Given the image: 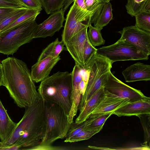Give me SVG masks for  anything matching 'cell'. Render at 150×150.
<instances>
[{
    "mask_svg": "<svg viewBox=\"0 0 150 150\" xmlns=\"http://www.w3.org/2000/svg\"><path fill=\"white\" fill-rule=\"evenodd\" d=\"M28 9L26 8L18 9L9 13L0 22V32L23 14Z\"/></svg>",
    "mask_w": 150,
    "mask_h": 150,
    "instance_id": "cell-30",
    "label": "cell"
},
{
    "mask_svg": "<svg viewBox=\"0 0 150 150\" xmlns=\"http://www.w3.org/2000/svg\"><path fill=\"white\" fill-rule=\"evenodd\" d=\"M1 63L4 75L2 86L17 105L25 108L34 103L39 93L27 64L14 57L7 58Z\"/></svg>",
    "mask_w": 150,
    "mask_h": 150,
    "instance_id": "cell-2",
    "label": "cell"
},
{
    "mask_svg": "<svg viewBox=\"0 0 150 150\" xmlns=\"http://www.w3.org/2000/svg\"><path fill=\"white\" fill-rule=\"evenodd\" d=\"M38 92L43 100L55 103L68 116L72 105L71 73L58 71L41 82Z\"/></svg>",
    "mask_w": 150,
    "mask_h": 150,
    "instance_id": "cell-3",
    "label": "cell"
},
{
    "mask_svg": "<svg viewBox=\"0 0 150 150\" xmlns=\"http://www.w3.org/2000/svg\"><path fill=\"white\" fill-rule=\"evenodd\" d=\"M137 117L140 119L144 131V141L142 145L150 149V114H142Z\"/></svg>",
    "mask_w": 150,
    "mask_h": 150,
    "instance_id": "cell-27",
    "label": "cell"
},
{
    "mask_svg": "<svg viewBox=\"0 0 150 150\" xmlns=\"http://www.w3.org/2000/svg\"><path fill=\"white\" fill-rule=\"evenodd\" d=\"M87 32L88 39L91 44L94 47L104 45L105 40L102 36L101 30L93 26L90 23Z\"/></svg>",
    "mask_w": 150,
    "mask_h": 150,
    "instance_id": "cell-28",
    "label": "cell"
},
{
    "mask_svg": "<svg viewBox=\"0 0 150 150\" xmlns=\"http://www.w3.org/2000/svg\"><path fill=\"white\" fill-rule=\"evenodd\" d=\"M120 38L135 46L145 54H150V32L137 27L135 25L124 28L118 32Z\"/></svg>",
    "mask_w": 150,
    "mask_h": 150,
    "instance_id": "cell-9",
    "label": "cell"
},
{
    "mask_svg": "<svg viewBox=\"0 0 150 150\" xmlns=\"http://www.w3.org/2000/svg\"><path fill=\"white\" fill-rule=\"evenodd\" d=\"M64 45L63 41H59L58 38H57L43 50L39 56L38 61L42 60L48 57H56L58 56L64 50Z\"/></svg>",
    "mask_w": 150,
    "mask_h": 150,
    "instance_id": "cell-21",
    "label": "cell"
},
{
    "mask_svg": "<svg viewBox=\"0 0 150 150\" xmlns=\"http://www.w3.org/2000/svg\"><path fill=\"white\" fill-rule=\"evenodd\" d=\"M96 53L106 58L112 64L118 61L146 60L149 59V56L134 45L121 38L113 44L97 49Z\"/></svg>",
    "mask_w": 150,
    "mask_h": 150,
    "instance_id": "cell-7",
    "label": "cell"
},
{
    "mask_svg": "<svg viewBox=\"0 0 150 150\" xmlns=\"http://www.w3.org/2000/svg\"><path fill=\"white\" fill-rule=\"evenodd\" d=\"M19 8H0V22L11 12Z\"/></svg>",
    "mask_w": 150,
    "mask_h": 150,
    "instance_id": "cell-35",
    "label": "cell"
},
{
    "mask_svg": "<svg viewBox=\"0 0 150 150\" xmlns=\"http://www.w3.org/2000/svg\"><path fill=\"white\" fill-rule=\"evenodd\" d=\"M74 0H67V3L68 5H70L71 3L74 2Z\"/></svg>",
    "mask_w": 150,
    "mask_h": 150,
    "instance_id": "cell-39",
    "label": "cell"
},
{
    "mask_svg": "<svg viewBox=\"0 0 150 150\" xmlns=\"http://www.w3.org/2000/svg\"><path fill=\"white\" fill-rule=\"evenodd\" d=\"M129 103L128 99L120 97L105 90L103 96L91 115L113 113L116 110Z\"/></svg>",
    "mask_w": 150,
    "mask_h": 150,
    "instance_id": "cell-13",
    "label": "cell"
},
{
    "mask_svg": "<svg viewBox=\"0 0 150 150\" xmlns=\"http://www.w3.org/2000/svg\"><path fill=\"white\" fill-rule=\"evenodd\" d=\"M112 5L109 2L107 3L103 7L94 24L95 27L101 30L112 19Z\"/></svg>",
    "mask_w": 150,
    "mask_h": 150,
    "instance_id": "cell-22",
    "label": "cell"
},
{
    "mask_svg": "<svg viewBox=\"0 0 150 150\" xmlns=\"http://www.w3.org/2000/svg\"><path fill=\"white\" fill-rule=\"evenodd\" d=\"M103 127L94 129H89L86 127L77 133L74 136L67 139H65V142H74L88 139L96 134L99 132Z\"/></svg>",
    "mask_w": 150,
    "mask_h": 150,
    "instance_id": "cell-25",
    "label": "cell"
},
{
    "mask_svg": "<svg viewBox=\"0 0 150 150\" xmlns=\"http://www.w3.org/2000/svg\"><path fill=\"white\" fill-rule=\"evenodd\" d=\"M83 67L76 64L71 72L72 82V105L68 115L70 120H73L76 115L81 98V94L79 90V83L82 79V69Z\"/></svg>",
    "mask_w": 150,
    "mask_h": 150,
    "instance_id": "cell-17",
    "label": "cell"
},
{
    "mask_svg": "<svg viewBox=\"0 0 150 150\" xmlns=\"http://www.w3.org/2000/svg\"><path fill=\"white\" fill-rule=\"evenodd\" d=\"M74 2L81 8L87 10L85 4L84 0H74Z\"/></svg>",
    "mask_w": 150,
    "mask_h": 150,
    "instance_id": "cell-37",
    "label": "cell"
},
{
    "mask_svg": "<svg viewBox=\"0 0 150 150\" xmlns=\"http://www.w3.org/2000/svg\"><path fill=\"white\" fill-rule=\"evenodd\" d=\"M61 59L60 56L47 57L38 61L31 67V74L34 82L38 83L49 76L53 67Z\"/></svg>",
    "mask_w": 150,
    "mask_h": 150,
    "instance_id": "cell-15",
    "label": "cell"
},
{
    "mask_svg": "<svg viewBox=\"0 0 150 150\" xmlns=\"http://www.w3.org/2000/svg\"><path fill=\"white\" fill-rule=\"evenodd\" d=\"M3 67L2 64L0 63V87L3 85Z\"/></svg>",
    "mask_w": 150,
    "mask_h": 150,
    "instance_id": "cell-38",
    "label": "cell"
},
{
    "mask_svg": "<svg viewBox=\"0 0 150 150\" xmlns=\"http://www.w3.org/2000/svg\"><path fill=\"white\" fill-rule=\"evenodd\" d=\"M112 64L107 58L97 53L84 68L88 70L89 75L85 92L82 96L79 108L81 110L86 102L107 81Z\"/></svg>",
    "mask_w": 150,
    "mask_h": 150,
    "instance_id": "cell-5",
    "label": "cell"
},
{
    "mask_svg": "<svg viewBox=\"0 0 150 150\" xmlns=\"http://www.w3.org/2000/svg\"><path fill=\"white\" fill-rule=\"evenodd\" d=\"M103 87L105 90L110 93L120 97L128 99L129 103L146 97L140 90L125 84L116 78L111 72Z\"/></svg>",
    "mask_w": 150,
    "mask_h": 150,
    "instance_id": "cell-10",
    "label": "cell"
},
{
    "mask_svg": "<svg viewBox=\"0 0 150 150\" xmlns=\"http://www.w3.org/2000/svg\"><path fill=\"white\" fill-rule=\"evenodd\" d=\"M37 25L35 20H30L0 34V53L13 55L21 46L30 42Z\"/></svg>",
    "mask_w": 150,
    "mask_h": 150,
    "instance_id": "cell-6",
    "label": "cell"
},
{
    "mask_svg": "<svg viewBox=\"0 0 150 150\" xmlns=\"http://www.w3.org/2000/svg\"><path fill=\"white\" fill-rule=\"evenodd\" d=\"M63 9L55 12L41 24H38L35 30L34 38L52 36L63 27L65 20Z\"/></svg>",
    "mask_w": 150,
    "mask_h": 150,
    "instance_id": "cell-11",
    "label": "cell"
},
{
    "mask_svg": "<svg viewBox=\"0 0 150 150\" xmlns=\"http://www.w3.org/2000/svg\"><path fill=\"white\" fill-rule=\"evenodd\" d=\"M43 110L45 135L40 144L34 149L51 146L57 140L65 138L71 124L64 110L55 103L43 100Z\"/></svg>",
    "mask_w": 150,
    "mask_h": 150,
    "instance_id": "cell-4",
    "label": "cell"
},
{
    "mask_svg": "<svg viewBox=\"0 0 150 150\" xmlns=\"http://www.w3.org/2000/svg\"><path fill=\"white\" fill-rule=\"evenodd\" d=\"M135 25L139 28L150 32V11H142L135 16Z\"/></svg>",
    "mask_w": 150,
    "mask_h": 150,
    "instance_id": "cell-29",
    "label": "cell"
},
{
    "mask_svg": "<svg viewBox=\"0 0 150 150\" xmlns=\"http://www.w3.org/2000/svg\"><path fill=\"white\" fill-rule=\"evenodd\" d=\"M42 7L47 14L63 9L67 0H40Z\"/></svg>",
    "mask_w": 150,
    "mask_h": 150,
    "instance_id": "cell-26",
    "label": "cell"
},
{
    "mask_svg": "<svg viewBox=\"0 0 150 150\" xmlns=\"http://www.w3.org/2000/svg\"><path fill=\"white\" fill-rule=\"evenodd\" d=\"M18 0L28 8L42 9V6L40 0Z\"/></svg>",
    "mask_w": 150,
    "mask_h": 150,
    "instance_id": "cell-34",
    "label": "cell"
},
{
    "mask_svg": "<svg viewBox=\"0 0 150 150\" xmlns=\"http://www.w3.org/2000/svg\"><path fill=\"white\" fill-rule=\"evenodd\" d=\"M88 26L82 27L75 31L65 45L66 48L74 60L75 64L84 68L83 50L86 39Z\"/></svg>",
    "mask_w": 150,
    "mask_h": 150,
    "instance_id": "cell-12",
    "label": "cell"
},
{
    "mask_svg": "<svg viewBox=\"0 0 150 150\" xmlns=\"http://www.w3.org/2000/svg\"><path fill=\"white\" fill-rule=\"evenodd\" d=\"M148 114H150V98L146 96L137 101L129 103L113 112V114L118 117L137 116Z\"/></svg>",
    "mask_w": 150,
    "mask_h": 150,
    "instance_id": "cell-14",
    "label": "cell"
},
{
    "mask_svg": "<svg viewBox=\"0 0 150 150\" xmlns=\"http://www.w3.org/2000/svg\"><path fill=\"white\" fill-rule=\"evenodd\" d=\"M97 49L94 47L90 43L88 37L85 42L83 50V63L85 67L96 53Z\"/></svg>",
    "mask_w": 150,
    "mask_h": 150,
    "instance_id": "cell-31",
    "label": "cell"
},
{
    "mask_svg": "<svg viewBox=\"0 0 150 150\" xmlns=\"http://www.w3.org/2000/svg\"><path fill=\"white\" fill-rule=\"evenodd\" d=\"M91 13L83 9L74 2L67 13L62 35V41L64 45L74 33L80 28L91 23Z\"/></svg>",
    "mask_w": 150,
    "mask_h": 150,
    "instance_id": "cell-8",
    "label": "cell"
},
{
    "mask_svg": "<svg viewBox=\"0 0 150 150\" xmlns=\"http://www.w3.org/2000/svg\"><path fill=\"white\" fill-rule=\"evenodd\" d=\"M111 0H84L87 10L92 13L91 24H95L104 6Z\"/></svg>",
    "mask_w": 150,
    "mask_h": 150,
    "instance_id": "cell-23",
    "label": "cell"
},
{
    "mask_svg": "<svg viewBox=\"0 0 150 150\" xmlns=\"http://www.w3.org/2000/svg\"><path fill=\"white\" fill-rule=\"evenodd\" d=\"M16 124L11 118L0 100V139L3 144L10 137Z\"/></svg>",
    "mask_w": 150,
    "mask_h": 150,
    "instance_id": "cell-18",
    "label": "cell"
},
{
    "mask_svg": "<svg viewBox=\"0 0 150 150\" xmlns=\"http://www.w3.org/2000/svg\"><path fill=\"white\" fill-rule=\"evenodd\" d=\"M105 92L104 87L102 86L92 96L80 111L79 114L75 120V122L80 123L89 118L103 96Z\"/></svg>",
    "mask_w": 150,
    "mask_h": 150,
    "instance_id": "cell-19",
    "label": "cell"
},
{
    "mask_svg": "<svg viewBox=\"0 0 150 150\" xmlns=\"http://www.w3.org/2000/svg\"><path fill=\"white\" fill-rule=\"evenodd\" d=\"M122 74L127 82L149 81L150 65L137 62L127 67L122 71Z\"/></svg>",
    "mask_w": 150,
    "mask_h": 150,
    "instance_id": "cell-16",
    "label": "cell"
},
{
    "mask_svg": "<svg viewBox=\"0 0 150 150\" xmlns=\"http://www.w3.org/2000/svg\"><path fill=\"white\" fill-rule=\"evenodd\" d=\"M0 8H21L26 7L18 0H0Z\"/></svg>",
    "mask_w": 150,
    "mask_h": 150,
    "instance_id": "cell-33",
    "label": "cell"
},
{
    "mask_svg": "<svg viewBox=\"0 0 150 150\" xmlns=\"http://www.w3.org/2000/svg\"><path fill=\"white\" fill-rule=\"evenodd\" d=\"M86 85L87 83L82 79L79 86V90L82 96L84 94L85 92Z\"/></svg>",
    "mask_w": 150,
    "mask_h": 150,
    "instance_id": "cell-36",
    "label": "cell"
},
{
    "mask_svg": "<svg viewBox=\"0 0 150 150\" xmlns=\"http://www.w3.org/2000/svg\"><path fill=\"white\" fill-rule=\"evenodd\" d=\"M42 10L39 9L28 8L23 15L12 23L0 32V34L6 32L17 25L28 21L35 20Z\"/></svg>",
    "mask_w": 150,
    "mask_h": 150,
    "instance_id": "cell-24",
    "label": "cell"
},
{
    "mask_svg": "<svg viewBox=\"0 0 150 150\" xmlns=\"http://www.w3.org/2000/svg\"><path fill=\"white\" fill-rule=\"evenodd\" d=\"M22 119L5 145L10 150H32L38 146L45 132L43 100L39 95L35 102L25 108Z\"/></svg>",
    "mask_w": 150,
    "mask_h": 150,
    "instance_id": "cell-1",
    "label": "cell"
},
{
    "mask_svg": "<svg viewBox=\"0 0 150 150\" xmlns=\"http://www.w3.org/2000/svg\"><path fill=\"white\" fill-rule=\"evenodd\" d=\"M112 114V113L100 114L86 127L89 129H94L100 127H103L107 120Z\"/></svg>",
    "mask_w": 150,
    "mask_h": 150,
    "instance_id": "cell-32",
    "label": "cell"
},
{
    "mask_svg": "<svg viewBox=\"0 0 150 150\" xmlns=\"http://www.w3.org/2000/svg\"><path fill=\"white\" fill-rule=\"evenodd\" d=\"M127 12L132 16L142 11H150V0H127Z\"/></svg>",
    "mask_w": 150,
    "mask_h": 150,
    "instance_id": "cell-20",
    "label": "cell"
}]
</instances>
